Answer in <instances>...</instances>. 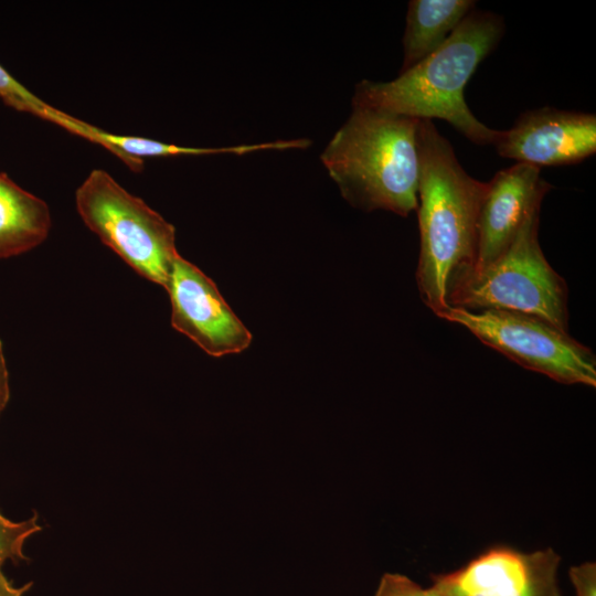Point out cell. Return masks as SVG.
<instances>
[{
  "mask_svg": "<svg viewBox=\"0 0 596 596\" xmlns=\"http://www.w3.org/2000/svg\"><path fill=\"white\" fill-rule=\"evenodd\" d=\"M418 153L416 283L423 302L437 315L475 270L478 217L489 183L466 172L430 119L419 120Z\"/></svg>",
  "mask_w": 596,
  "mask_h": 596,
  "instance_id": "1",
  "label": "cell"
},
{
  "mask_svg": "<svg viewBox=\"0 0 596 596\" xmlns=\"http://www.w3.org/2000/svg\"><path fill=\"white\" fill-rule=\"evenodd\" d=\"M503 33L500 15L473 10L435 52L395 79L358 83L352 107L418 119H443L471 142L493 146L500 130L477 119L465 100L464 89Z\"/></svg>",
  "mask_w": 596,
  "mask_h": 596,
  "instance_id": "2",
  "label": "cell"
},
{
  "mask_svg": "<svg viewBox=\"0 0 596 596\" xmlns=\"http://www.w3.org/2000/svg\"><path fill=\"white\" fill-rule=\"evenodd\" d=\"M418 118L352 107L321 160L354 207L407 217L418 207Z\"/></svg>",
  "mask_w": 596,
  "mask_h": 596,
  "instance_id": "3",
  "label": "cell"
},
{
  "mask_svg": "<svg viewBox=\"0 0 596 596\" xmlns=\"http://www.w3.org/2000/svg\"><path fill=\"white\" fill-rule=\"evenodd\" d=\"M540 209L538 206L528 214L515 238L499 258L473 272L454 291L449 307L525 313L567 332V286L540 246Z\"/></svg>",
  "mask_w": 596,
  "mask_h": 596,
  "instance_id": "4",
  "label": "cell"
},
{
  "mask_svg": "<svg viewBox=\"0 0 596 596\" xmlns=\"http://www.w3.org/2000/svg\"><path fill=\"white\" fill-rule=\"evenodd\" d=\"M77 212L100 241L146 279L168 286L179 256L175 230L107 171L94 169L75 192Z\"/></svg>",
  "mask_w": 596,
  "mask_h": 596,
  "instance_id": "5",
  "label": "cell"
},
{
  "mask_svg": "<svg viewBox=\"0 0 596 596\" xmlns=\"http://www.w3.org/2000/svg\"><path fill=\"white\" fill-rule=\"evenodd\" d=\"M438 318L467 329L524 369L563 384L596 386L593 351L547 321L514 311L448 307Z\"/></svg>",
  "mask_w": 596,
  "mask_h": 596,
  "instance_id": "6",
  "label": "cell"
},
{
  "mask_svg": "<svg viewBox=\"0 0 596 596\" xmlns=\"http://www.w3.org/2000/svg\"><path fill=\"white\" fill-rule=\"evenodd\" d=\"M552 549L524 553L493 546L456 571L433 575V587L445 596H562Z\"/></svg>",
  "mask_w": 596,
  "mask_h": 596,
  "instance_id": "7",
  "label": "cell"
},
{
  "mask_svg": "<svg viewBox=\"0 0 596 596\" xmlns=\"http://www.w3.org/2000/svg\"><path fill=\"white\" fill-rule=\"evenodd\" d=\"M171 301V324L207 354L220 358L240 353L252 333L233 312L216 285L196 266L175 258L166 288Z\"/></svg>",
  "mask_w": 596,
  "mask_h": 596,
  "instance_id": "8",
  "label": "cell"
},
{
  "mask_svg": "<svg viewBox=\"0 0 596 596\" xmlns=\"http://www.w3.org/2000/svg\"><path fill=\"white\" fill-rule=\"evenodd\" d=\"M493 146L499 156L518 163L575 164L596 151V117L552 107L528 110L510 129L500 130Z\"/></svg>",
  "mask_w": 596,
  "mask_h": 596,
  "instance_id": "9",
  "label": "cell"
},
{
  "mask_svg": "<svg viewBox=\"0 0 596 596\" xmlns=\"http://www.w3.org/2000/svg\"><path fill=\"white\" fill-rule=\"evenodd\" d=\"M478 217L477 260L473 272L499 258L511 245L528 214L541 206L551 184L540 168L515 163L488 181Z\"/></svg>",
  "mask_w": 596,
  "mask_h": 596,
  "instance_id": "10",
  "label": "cell"
},
{
  "mask_svg": "<svg viewBox=\"0 0 596 596\" xmlns=\"http://www.w3.org/2000/svg\"><path fill=\"white\" fill-rule=\"evenodd\" d=\"M51 224L47 204L0 172V259L39 246Z\"/></svg>",
  "mask_w": 596,
  "mask_h": 596,
  "instance_id": "11",
  "label": "cell"
},
{
  "mask_svg": "<svg viewBox=\"0 0 596 596\" xmlns=\"http://www.w3.org/2000/svg\"><path fill=\"white\" fill-rule=\"evenodd\" d=\"M475 7L476 1L472 0L409 1L403 36L404 58L401 72L435 52Z\"/></svg>",
  "mask_w": 596,
  "mask_h": 596,
  "instance_id": "12",
  "label": "cell"
},
{
  "mask_svg": "<svg viewBox=\"0 0 596 596\" xmlns=\"http://www.w3.org/2000/svg\"><path fill=\"white\" fill-rule=\"evenodd\" d=\"M87 140L103 146L117 156L134 172L143 169L142 157L205 156L219 153L245 155L263 150L302 149L300 139L277 140L254 145H240L221 148H196L164 143L148 138L115 135L87 124Z\"/></svg>",
  "mask_w": 596,
  "mask_h": 596,
  "instance_id": "13",
  "label": "cell"
},
{
  "mask_svg": "<svg viewBox=\"0 0 596 596\" xmlns=\"http://www.w3.org/2000/svg\"><path fill=\"white\" fill-rule=\"evenodd\" d=\"M0 100L22 113L51 121L65 129L71 116L46 104L0 65Z\"/></svg>",
  "mask_w": 596,
  "mask_h": 596,
  "instance_id": "14",
  "label": "cell"
},
{
  "mask_svg": "<svg viewBox=\"0 0 596 596\" xmlns=\"http://www.w3.org/2000/svg\"><path fill=\"white\" fill-rule=\"evenodd\" d=\"M41 531L38 514L28 520L14 522L0 512V565L7 561L19 563L26 560L23 552L25 541Z\"/></svg>",
  "mask_w": 596,
  "mask_h": 596,
  "instance_id": "15",
  "label": "cell"
},
{
  "mask_svg": "<svg viewBox=\"0 0 596 596\" xmlns=\"http://www.w3.org/2000/svg\"><path fill=\"white\" fill-rule=\"evenodd\" d=\"M374 596H445L433 586L424 588L405 575L386 573Z\"/></svg>",
  "mask_w": 596,
  "mask_h": 596,
  "instance_id": "16",
  "label": "cell"
},
{
  "mask_svg": "<svg viewBox=\"0 0 596 596\" xmlns=\"http://www.w3.org/2000/svg\"><path fill=\"white\" fill-rule=\"evenodd\" d=\"M570 578L576 596H596V565L583 563L570 568Z\"/></svg>",
  "mask_w": 596,
  "mask_h": 596,
  "instance_id": "17",
  "label": "cell"
},
{
  "mask_svg": "<svg viewBox=\"0 0 596 596\" xmlns=\"http://www.w3.org/2000/svg\"><path fill=\"white\" fill-rule=\"evenodd\" d=\"M10 397L9 374L7 370L3 347L0 340V414L6 408Z\"/></svg>",
  "mask_w": 596,
  "mask_h": 596,
  "instance_id": "18",
  "label": "cell"
},
{
  "mask_svg": "<svg viewBox=\"0 0 596 596\" xmlns=\"http://www.w3.org/2000/svg\"><path fill=\"white\" fill-rule=\"evenodd\" d=\"M32 586V582H28L19 587L14 586L4 575L2 566L0 565V596H24Z\"/></svg>",
  "mask_w": 596,
  "mask_h": 596,
  "instance_id": "19",
  "label": "cell"
}]
</instances>
